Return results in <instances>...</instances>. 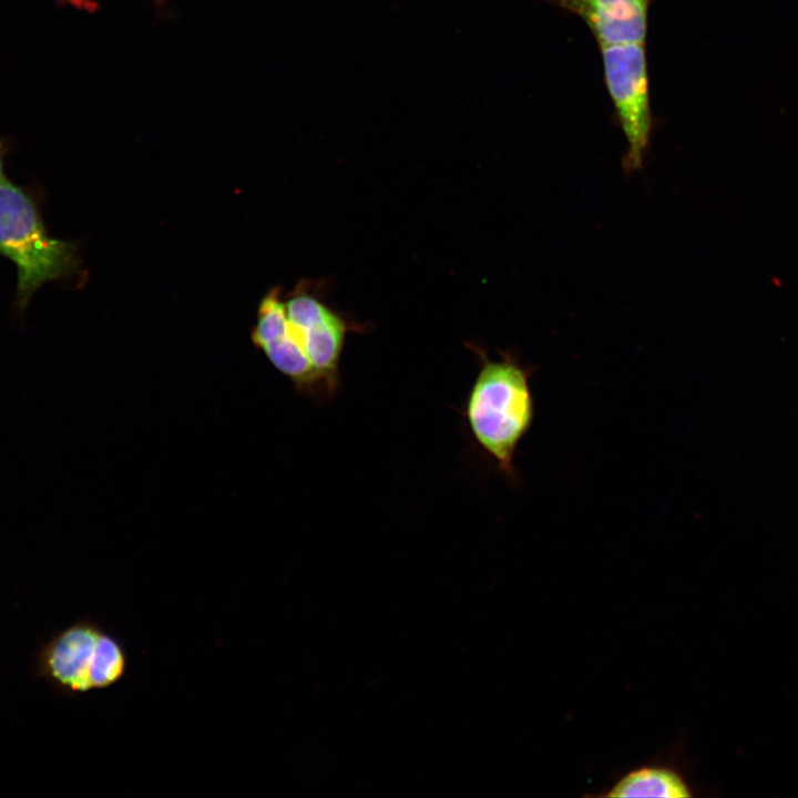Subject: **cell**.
Masks as SVG:
<instances>
[{
	"label": "cell",
	"instance_id": "3957f363",
	"mask_svg": "<svg viewBox=\"0 0 798 798\" xmlns=\"http://www.w3.org/2000/svg\"><path fill=\"white\" fill-rule=\"evenodd\" d=\"M0 256L16 266L20 311L42 286L75 276L81 267L76 244L51 236L33 197L6 177L0 181Z\"/></svg>",
	"mask_w": 798,
	"mask_h": 798
},
{
	"label": "cell",
	"instance_id": "7a4b0ae2",
	"mask_svg": "<svg viewBox=\"0 0 798 798\" xmlns=\"http://www.w3.org/2000/svg\"><path fill=\"white\" fill-rule=\"evenodd\" d=\"M480 359V370L466 403V418L478 444L509 479L515 478L518 447L530 431L534 399L530 379L533 367H525L510 351L492 360L478 345L467 344Z\"/></svg>",
	"mask_w": 798,
	"mask_h": 798
},
{
	"label": "cell",
	"instance_id": "52a82bcc",
	"mask_svg": "<svg viewBox=\"0 0 798 798\" xmlns=\"http://www.w3.org/2000/svg\"><path fill=\"white\" fill-rule=\"evenodd\" d=\"M598 797L689 798L694 788L672 763H646L622 774Z\"/></svg>",
	"mask_w": 798,
	"mask_h": 798
},
{
	"label": "cell",
	"instance_id": "6da1fadb",
	"mask_svg": "<svg viewBox=\"0 0 798 798\" xmlns=\"http://www.w3.org/2000/svg\"><path fill=\"white\" fill-rule=\"evenodd\" d=\"M357 330L362 326L332 309L310 284H299L285 299L277 287L262 299L253 340L299 390L332 398L346 337Z\"/></svg>",
	"mask_w": 798,
	"mask_h": 798
},
{
	"label": "cell",
	"instance_id": "8992f818",
	"mask_svg": "<svg viewBox=\"0 0 798 798\" xmlns=\"http://www.w3.org/2000/svg\"><path fill=\"white\" fill-rule=\"evenodd\" d=\"M587 25L598 47L645 42L652 0H543Z\"/></svg>",
	"mask_w": 798,
	"mask_h": 798
},
{
	"label": "cell",
	"instance_id": "ba28073f",
	"mask_svg": "<svg viewBox=\"0 0 798 798\" xmlns=\"http://www.w3.org/2000/svg\"><path fill=\"white\" fill-rule=\"evenodd\" d=\"M129 655L122 642L102 626L95 647L91 672L92 689H106L126 675Z\"/></svg>",
	"mask_w": 798,
	"mask_h": 798
},
{
	"label": "cell",
	"instance_id": "5b68a950",
	"mask_svg": "<svg viewBox=\"0 0 798 798\" xmlns=\"http://www.w3.org/2000/svg\"><path fill=\"white\" fill-rule=\"evenodd\" d=\"M101 628L86 616L55 632L38 646L30 674L63 697L92 692L91 672Z\"/></svg>",
	"mask_w": 798,
	"mask_h": 798
},
{
	"label": "cell",
	"instance_id": "277c9868",
	"mask_svg": "<svg viewBox=\"0 0 798 798\" xmlns=\"http://www.w3.org/2000/svg\"><path fill=\"white\" fill-rule=\"evenodd\" d=\"M600 51L604 82L627 143L622 168L632 174L644 165L654 125L645 42L600 45Z\"/></svg>",
	"mask_w": 798,
	"mask_h": 798
},
{
	"label": "cell",
	"instance_id": "9c48e42d",
	"mask_svg": "<svg viewBox=\"0 0 798 798\" xmlns=\"http://www.w3.org/2000/svg\"><path fill=\"white\" fill-rule=\"evenodd\" d=\"M6 151H7V150H6V146H4L3 142H2L1 139H0V181H1L2 178H4L3 166H4Z\"/></svg>",
	"mask_w": 798,
	"mask_h": 798
}]
</instances>
